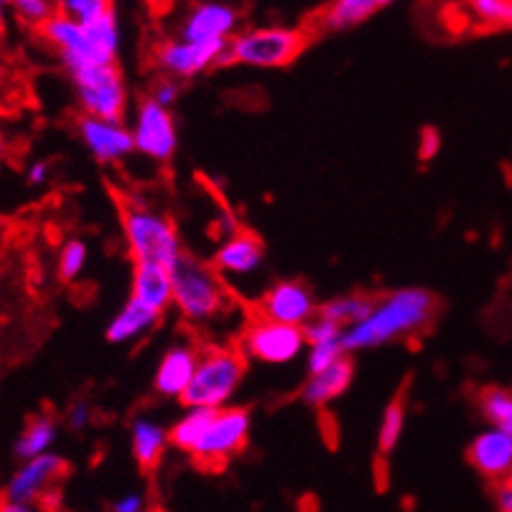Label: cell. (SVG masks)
<instances>
[{
    "mask_svg": "<svg viewBox=\"0 0 512 512\" xmlns=\"http://www.w3.org/2000/svg\"><path fill=\"white\" fill-rule=\"evenodd\" d=\"M248 408L227 406L220 411L186 408L184 416L169 428V444L192 456L199 467H225L232 456L240 454L250 439Z\"/></svg>",
    "mask_w": 512,
    "mask_h": 512,
    "instance_id": "cell-1",
    "label": "cell"
},
{
    "mask_svg": "<svg viewBox=\"0 0 512 512\" xmlns=\"http://www.w3.org/2000/svg\"><path fill=\"white\" fill-rule=\"evenodd\" d=\"M436 311L439 301L426 288H395L375 299V306L365 321L344 332V352L352 355L362 349L383 347L395 339L413 337L434 321Z\"/></svg>",
    "mask_w": 512,
    "mask_h": 512,
    "instance_id": "cell-2",
    "label": "cell"
},
{
    "mask_svg": "<svg viewBox=\"0 0 512 512\" xmlns=\"http://www.w3.org/2000/svg\"><path fill=\"white\" fill-rule=\"evenodd\" d=\"M118 209L125 248L133 263H156L171 268L184 255L179 230L164 212L128 197L118 199Z\"/></svg>",
    "mask_w": 512,
    "mask_h": 512,
    "instance_id": "cell-3",
    "label": "cell"
},
{
    "mask_svg": "<svg viewBox=\"0 0 512 512\" xmlns=\"http://www.w3.org/2000/svg\"><path fill=\"white\" fill-rule=\"evenodd\" d=\"M171 286H174V306L179 314L197 327L212 324L232 306V296L220 273L189 253L171 265Z\"/></svg>",
    "mask_w": 512,
    "mask_h": 512,
    "instance_id": "cell-4",
    "label": "cell"
},
{
    "mask_svg": "<svg viewBox=\"0 0 512 512\" xmlns=\"http://www.w3.org/2000/svg\"><path fill=\"white\" fill-rule=\"evenodd\" d=\"M72 77L82 115L110 123H123L128 113V85L118 64H92L85 59H59Z\"/></svg>",
    "mask_w": 512,
    "mask_h": 512,
    "instance_id": "cell-5",
    "label": "cell"
},
{
    "mask_svg": "<svg viewBox=\"0 0 512 512\" xmlns=\"http://www.w3.org/2000/svg\"><path fill=\"white\" fill-rule=\"evenodd\" d=\"M309 29L296 26H260L232 36L222 67L242 64L255 69H283L293 64L309 46Z\"/></svg>",
    "mask_w": 512,
    "mask_h": 512,
    "instance_id": "cell-6",
    "label": "cell"
},
{
    "mask_svg": "<svg viewBox=\"0 0 512 512\" xmlns=\"http://www.w3.org/2000/svg\"><path fill=\"white\" fill-rule=\"evenodd\" d=\"M245 370H248V360L237 347L202 349L194 380L181 395V403L184 408H207V411L227 408L242 385Z\"/></svg>",
    "mask_w": 512,
    "mask_h": 512,
    "instance_id": "cell-7",
    "label": "cell"
},
{
    "mask_svg": "<svg viewBox=\"0 0 512 512\" xmlns=\"http://www.w3.org/2000/svg\"><path fill=\"white\" fill-rule=\"evenodd\" d=\"M237 349L245 360L263 362V365H291L306 352L304 329L286 327L278 321L253 316L242 327Z\"/></svg>",
    "mask_w": 512,
    "mask_h": 512,
    "instance_id": "cell-8",
    "label": "cell"
},
{
    "mask_svg": "<svg viewBox=\"0 0 512 512\" xmlns=\"http://www.w3.org/2000/svg\"><path fill=\"white\" fill-rule=\"evenodd\" d=\"M133 133V146L138 153L156 161V164H169L179 148V133L171 110L156 105L151 97H143L138 102L136 123L130 128Z\"/></svg>",
    "mask_w": 512,
    "mask_h": 512,
    "instance_id": "cell-9",
    "label": "cell"
},
{
    "mask_svg": "<svg viewBox=\"0 0 512 512\" xmlns=\"http://www.w3.org/2000/svg\"><path fill=\"white\" fill-rule=\"evenodd\" d=\"M225 44H189L181 39H164L153 49V64L158 72L171 79H192L197 74L209 72V69L222 67V59L227 54Z\"/></svg>",
    "mask_w": 512,
    "mask_h": 512,
    "instance_id": "cell-10",
    "label": "cell"
},
{
    "mask_svg": "<svg viewBox=\"0 0 512 512\" xmlns=\"http://www.w3.org/2000/svg\"><path fill=\"white\" fill-rule=\"evenodd\" d=\"M67 474V459L54 451L44 456H36L31 462H23L8 479L3 500L18 502V505H39L46 502L49 492L59 484V479Z\"/></svg>",
    "mask_w": 512,
    "mask_h": 512,
    "instance_id": "cell-11",
    "label": "cell"
},
{
    "mask_svg": "<svg viewBox=\"0 0 512 512\" xmlns=\"http://www.w3.org/2000/svg\"><path fill=\"white\" fill-rule=\"evenodd\" d=\"M319 314L314 293L301 281H278L255 304V316L304 329Z\"/></svg>",
    "mask_w": 512,
    "mask_h": 512,
    "instance_id": "cell-12",
    "label": "cell"
},
{
    "mask_svg": "<svg viewBox=\"0 0 512 512\" xmlns=\"http://www.w3.org/2000/svg\"><path fill=\"white\" fill-rule=\"evenodd\" d=\"M242 13L230 3H197L189 8L176 39L189 44H225L240 34Z\"/></svg>",
    "mask_w": 512,
    "mask_h": 512,
    "instance_id": "cell-13",
    "label": "cell"
},
{
    "mask_svg": "<svg viewBox=\"0 0 512 512\" xmlns=\"http://www.w3.org/2000/svg\"><path fill=\"white\" fill-rule=\"evenodd\" d=\"M79 141L85 143L87 151L100 161V164H118L125 156L136 151L133 146V133L125 123H110V120L82 118L77 120Z\"/></svg>",
    "mask_w": 512,
    "mask_h": 512,
    "instance_id": "cell-14",
    "label": "cell"
},
{
    "mask_svg": "<svg viewBox=\"0 0 512 512\" xmlns=\"http://www.w3.org/2000/svg\"><path fill=\"white\" fill-rule=\"evenodd\" d=\"M199 355H202V349L197 344H171L164 352V357H161V362H158L156 375H153V388H156V393L164 395V398L181 400L186 388L192 385L194 372H197L199 365Z\"/></svg>",
    "mask_w": 512,
    "mask_h": 512,
    "instance_id": "cell-15",
    "label": "cell"
},
{
    "mask_svg": "<svg viewBox=\"0 0 512 512\" xmlns=\"http://www.w3.org/2000/svg\"><path fill=\"white\" fill-rule=\"evenodd\" d=\"M469 462L487 479H512V431L492 426L474 436L469 444Z\"/></svg>",
    "mask_w": 512,
    "mask_h": 512,
    "instance_id": "cell-16",
    "label": "cell"
},
{
    "mask_svg": "<svg viewBox=\"0 0 512 512\" xmlns=\"http://www.w3.org/2000/svg\"><path fill=\"white\" fill-rule=\"evenodd\" d=\"M265 260V248L263 240L258 235L248 230H240L237 235L227 237L222 242L217 253L212 258V268L220 276H235V278H245L253 276L263 268Z\"/></svg>",
    "mask_w": 512,
    "mask_h": 512,
    "instance_id": "cell-17",
    "label": "cell"
},
{
    "mask_svg": "<svg viewBox=\"0 0 512 512\" xmlns=\"http://www.w3.org/2000/svg\"><path fill=\"white\" fill-rule=\"evenodd\" d=\"M383 8H388L383 0H334L314 13L309 34H342L357 29Z\"/></svg>",
    "mask_w": 512,
    "mask_h": 512,
    "instance_id": "cell-18",
    "label": "cell"
},
{
    "mask_svg": "<svg viewBox=\"0 0 512 512\" xmlns=\"http://www.w3.org/2000/svg\"><path fill=\"white\" fill-rule=\"evenodd\" d=\"M130 299L141 301L148 309L164 314V311L174 304L171 268H164V265L156 263H133Z\"/></svg>",
    "mask_w": 512,
    "mask_h": 512,
    "instance_id": "cell-19",
    "label": "cell"
},
{
    "mask_svg": "<svg viewBox=\"0 0 512 512\" xmlns=\"http://www.w3.org/2000/svg\"><path fill=\"white\" fill-rule=\"evenodd\" d=\"M355 380V362L344 357L329 370L319 372V375H309L304 385H301V400L311 408H324L327 403L337 400L344 395Z\"/></svg>",
    "mask_w": 512,
    "mask_h": 512,
    "instance_id": "cell-20",
    "label": "cell"
},
{
    "mask_svg": "<svg viewBox=\"0 0 512 512\" xmlns=\"http://www.w3.org/2000/svg\"><path fill=\"white\" fill-rule=\"evenodd\" d=\"M169 431L153 418H133L130 423V451L143 472H153L169 449Z\"/></svg>",
    "mask_w": 512,
    "mask_h": 512,
    "instance_id": "cell-21",
    "label": "cell"
},
{
    "mask_svg": "<svg viewBox=\"0 0 512 512\" xmlns=\"http://www.w3.org/2000/svg\"><path fill=\"white\" fill-rule=\"evenodd\" d=\"M158 324H161V314L158 311L148 309L141 301L128 299V304L110 319L105 337L110 344L138 342L146 334H151Z\"/></svg>",
    "mask_w": 512,
    "mask_h": 512,
    "instance_id": "cell-22",
    "label": "cell"
},
{
    "mask_svg": "<svg viewBox=\"0 0 512 512\" xmlns=\"http://www.w3.org/2000/svg\"><path fill=\"white\" fill-rule=\"evenodd\" d=\"M39 36L46 46H51V49L57 51L59 59L72 57L97 64L95 57H92L90 44H87L85 29H82L79 23H74L72 18L62 16V13H57V16L51 18L44 29L39 31Z\"/></svg>",
    "mask_w": 512,
    "mask_h": 512,
    "instance_id": "cell-23",
    "label": "cell"
},
{
    "mask_svg": "<svg viewBox=\"0 0 512 512\" xmlns=\"http://www.w3.org/2000/svg\"><path fill=\"white\" fill-rule=\"evenodd\" d=\"M87 36V44L92 49V57H95L97 64H115L118 59V51H120V21H118V13L115 8L110 13H105L102 18H97L95 23H87L82 26Z\"/></svg>",
    "mask_w": 512,
    "mask_h": 512,
    "instance_id": "cell-24",
    "label": "cell"
},
{
    "mask_svg": "<svg viewBox=\"0 0 512 512\" xmlns=\"http://www.w3.org/2000/svg\"><path fill=\"white\" fill-rule=\"evenodd\" d=\"M59 426L54 418L49 416H36L34 421H29V426L23 428L21 436L16 439V446H13V454L16 459L23 462H31L36 456H44L51 451V444L57 441Z\"/></svg>",
    "mask_w": 512,
    "mask_h": 512,
    "instance_id": "cell-25",
    "label": "cell"
},
{
    "mask_svg": "<svg viewBox=\"0 0 512 512\" xmlns=\"http://www.w3.org/2000/svg\"><path fill=\"white\" fill-rule=\"evenodd\" d=\"M372 306H375L372 296H365V293H344V296H337V299L324 301L319 306V316L334 321V324H339L347 332V329L357 327L360 321H365L370 316Z\"/></svg>",
    "mask_w": 512,
    "mask_h": 512,
    "instance_id": "cell-26",
    "label": "cell"
},
{
    "mask_svg": "<svg viewBox=\"0 0 512 512\" xmlns=\"http://www.w3.org/2000/svg\"><path fill=\"white\" fill-rule=\"evenodd\" d=\"M406 431V400L403 395H395L388 403L380 418V428H377V451L380 454H390L395 446L400 444V436Z\"/></svg>",
    "mask_w": 512,
    "mask_h": 512,
    "instance_id": "cell-27",
    "label": "cell"
},
{
    "mask_svg": "<svg viewBox=\"0 0 512 512\" xmlns=\"http://www.w3.org/2000/svg\"><path fill=\"white\" fill-rule=\"evenodd\" d=\"M479 411L495 428L512 431V393L502 388H487L479 395Z\"/></svg>",
    "mask_w": 512,
    "mask_h": 512,
    "instance_id": "cell-28",
    "label": "cell"
},
{
    "mask_svg": "<svg viewBox=\"0 0 512 512\" xmlns=\"http://www.w3.org/2000/svg\"><path fill=\"white\" fill-rule=\"evenodd\" d=\"M11 11L21 26L31 31H41L51 18L59 13L57 3L51 0H13Z\"/></svg>",
    "mask_w": 512,
    "mask_h": 512,
    "instance_id": "cell-29",
    "label": "cell"
},
{
    "mask_svg": "<svg viewBox=\"0 0 512 512\" xmlns=\"http://www.w3.org/2000/svg\"><path fill=\"white\" fill-rule=\"evenodd\" d=\"M87 258H90V250L82 240H69L62 250H59L57 260V273L64 283H72L82 276L85 271Z\"/></svg>",
    "mask_w": 512,
    "mask_h": 512,
    "instance_id": "cell-30",
    "label": "cell"
},
{
    "mask_svg": "<svg viewBox=\"0 0 512 512\" xmlns=\"http://www.w3.org/2000/svg\"><path fill=\"white\" fill-rule=\"evenodd\" d=\"M464 8L482 26H510L512 29V0H472Z\"/></svg>",
    "mask_w": 512,
    "mask_h": 512,
    "instance_id": "cell-31",
    "label": "cell"
},
{
    "mask_svg": "<svg viewBox=\"0 0 512 512\" xmlns=\"http://www.w3.org/2000/svg\"><path fill=\"white\" fill-rule=\"evenodd\" d=\"M57 6L62 16L72 18L79 26L95 23L97 18H102L115 8L110 0H64V3H57Z\"/></svg>",
    "mask_w": 512,
    "mask_h": 512,
    "instance_id": "cell-32",
    "label": "cell"
},
{
    "mask_svg": "<svg viewBox=\"0 0 512 512\" xmlns=\"http://www.w3.org/2000/svg\"><path fill=\"white\" fill-rule=\"evenodd\" d=\"M344 357L349 355L344 352L342 339H339V342L309 344V347H306V370H309V375H319V372L329 370V367H334L337 362H342Z\"/></svg>",
    "mask_w": 512,
    "mask_h": 512,
    "instance_id": "cell-33",
    "label": "cell"
},
{
    "mask_svg": "<svg viewBox=\"0 0 512 512\" xmlns=\"http://www.w3.org/2000/svg\"><path fill=\"white\" fill-rule=\"evenodd\" d=\"M304 337H306V347L309 344H324V342H339L344 337V329L334 321L324 319V316L316 314L314 319L309 321L304 327Z\"/></svg>",
    "mask_w": 512,
    "mask_h": 512,
    "instance_id": "cell-34",
    "label": "cell"
},
{
    "mask_svg": "<svg viewBox=\"0 0 512 512\" xmlns=\"http://www.w3.org/2000/svg\"><path fill=\"white\" fill-rule=\"evenodd\" d=\"M179 92H181L179 79H171V77H164V74H161V77L153 82L151 95H148V97H151L156 105H161V107H166V110H169V107L176 102V97H179Z\"/></svg>",
    "mask_w": 512,
    "mask_h": 512,
    "instance_id": "cell-35",
    "label": "cell"
},
{
    "mask_svg": "<svg viewBox=\"0 0 512 512\" xmlns=\"http://www.w3.org/2000/svg\"><path fill=\"white\" fill-rule=\"evenodd\" d=\"M441 151V133L436 128H423L421 138H418V158L423 164L434 161Z\"/></svg>",
    "mask_w": 512,
    "mask_h": 512,
    "instance_id": "cell-36",
    "label": "cell"
},
{
    "mask_svg": "<svg viewBox=\"0 0 512 512\" xmlns=\"http://www.w3.org/2000/svg\"><path fill=\"white\" fill-rule=\"evenodd\" d=\"M90 421H92L90 403H85V400H79V403H74V406L69 408V413H67L69 428H74V431H82V428L90 426Z\"/></svg>",
    "mask_w": 512,
    "mask_h": 512,
    "instance_id": "cell-37",
    "label": "cell"
},
{
    "mask_svg": "<svg viewBox=\"0 0 512 512\" xmlns=\"http://www.w3.org/2000/svg\"><path fill=\"white\" fill-rule=\"evenodd\" d=\"M113 512H146V497L141 492H128L113 502Z\"/></svg>",
    "mask_w": 512,
    "mask_h": 512,
    "instance_id": "cell-38",
    "label": "cell"
},
{
    "mask_svg": "<svg viewBox=\"0 0 512 512\" xmlns=\"http://www.w3.org/2000/svg\"><path fill=\"white\" fill-rule=\"evenodd\" d=\"M49 176H51V166L46 164V161H34V164L29 166V181L34 186L46 184V181H49Z\"/></svg>",
    "mask_w": 512,
    "mask_h": 512,
    "instance_id": "cell-39",
    "label": "cell"
},
{
    "mask_svg": "<svg viewBox=\"0 0 512 512\" xmlns=\"http://www.w3.org/2000/svg\"><path fill=\"white\" fill-rule=\"evenodd\" d=\"M495 497H497V507H500V512H512V479L500 482Z\"/></svg>",
    "mask_w": 512,
    "mask_h": 512,
    "instance_id": "cell-40",
    "label": "cell"
},
{
    "mask_svg": "<svg viewBox=\"0 0 512 512\" xmlns=\"http://www.w3.org/2000/svg\"><path fill=\"white\" fill-rule=\"evenodd\" d=\"M0 512H46V510L39 505H18V502L0 500Z\"/></svg>",
    "mask_w": 512,
    "mask_h": 512,
    "instance_id": "cell-41",
    "label": "cell"
},
{
    "mask_svg": "<svg viewBox=\"0 0 512 512\" xmlns=\"http://www.w3.org/2000/svg\"><path fill=\"white\" fill-rule=\"evenodd\" d=\"M8 11H11V3H3V0H0V26H3V23H6Z\"/></svg>",
    "mask_w": 512,
    "mask_h": 512,
    "instance_id": "cell-42",
    "label": "cell"
},
{
    "mask_svg": "<svg viewBox=\"0 0 512 512\" xmlns=\"http://www.w3.org/2000/svg\"><path fill=\"white\" fill-rule=\"evenodd\" d=\"M6 82H8L6 67H3V64H0V90H3V85H6Z\"/></svg>",
    "mask_w": 512,
    "mask_h": 512,
    "instance_id": "cell-43",
    "label": "cell"
},
{
    "mask_svg": "<svg viewBox=\"0 0 512 512\" xmlns=\"http://www.w3.org/2000/svg\"><path fill=\"white\" fill-rule=\"evenodd\" d=\"M6 151V136H3V130H0V156Z\"/></svg>",
    "mask_w": 512,
    "mask_h": 512,
    "instance_id": "cell-44",
    "label": "cell"
},
{
    "mask_svg": "<svg viewBox=\"0 0 512 512\" xmlns=\"http://www.w3.org/2000/svg\"><path fill=\"white\" fill-rule=\"evenodd\" d=\"M0 225H3V217H0Z\"/></svg>",
    "mask_w": 512,
    "mask_h": 512,
    "instance_id": "cell-45",
    "label": "cell"
}]
</instances>
